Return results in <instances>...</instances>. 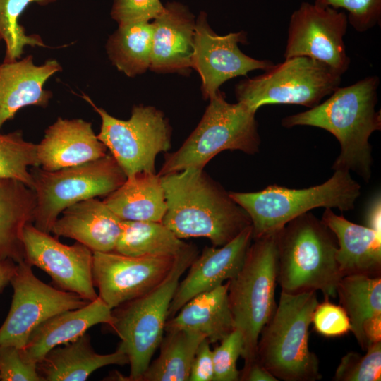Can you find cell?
Returning a JSON list of instances; mask_svg holds the SVG:
<instances>
[{"instance_id":"6da1fadb","label":"cell","mask_w":381,"mask_h":381,"mask_svg":"<svg viewBox=\"0 0 381 381\" xmlns=\"http://www.w3.org/2000/svg\"><path fill=\"white\" fill-rule=\"evenodd\" d=\"M379 84V77L370 75L339 87L323 102L284 117L281 124L286 128L306 126L329 132L341 147L332 169L354 171L368 182L373 163L369 138L381 129L380 111L375 109Z\"/></svg>"},{"instance_id":"7a4b0ae2","label":"cell","mask_w":381,"mask_h":381,"mask_svg":"<svg viewBox=\"0 0 381 381\" xmlns=\"http://www.w3.org/2000/svg\"><path fill=\"white\" fill-rule=\"evenodd\" d=\"M161 176L167 203L162 222L178 238H207L219 247L251 226L246 212L203 169Z\"/></svg>"},{"instance_id":"3957f363","label":"cell","mask_w":381,"mask_h":381,"mask_svg":"<svg viewBox=\"0 0 381 381\" xmlns=\"http://www.w3.org/2000/svg\"><path fill=\"white\" fill-rule=\"evenodd\" d=\"M276 243L281 291L314 290L325 298L337 297L343 277L336 257L337 242L321 219L310 212L294 218L277 233Z\"/></svg>"},{"instance_id":"277c9868","label":"cell","mask_w":381,"mask_h":381,"mask_svg":"<svg viewBox=\"0 0 381 381\" xmlns=\"http://www.w3.org/2000/svg\"><path fill=\"white\" fill-rule=\"evenodd\" d=\"M316 291H281L274 313L262 328L256 359L278 380L315 381L322 375L308 346L309 326L318 303Z\"/></svg>"},{"instance_id":"5b68a950","label":"cell","mask_w":381,"mask_h":381,"mask_svg":"<svg viewBox=\"0 0 381 381\" xmlns=\"http://www.w3.org/2000/svg\"><path fill=\"white\" fill-rule=\"evenodd\" d=\"M197 256V248L190 245L176 258L161 283L112 309V320L107 326L121 339L117 348L128 358L130 375L124 380L140 381L164 337L169 309L180 279Z\"/></svg>"},{"instance_id":"8992f818","label":"cell","mask_w":381,"mask_h":381,"mask_svg":"<svg viewBox=\"0 0 381 381\" xmlns=\"http://www.w3.org/2000/svg\"><path fill=\"white\" fill-rule=\"evenodd\" d=\"M361 193V185L344 170H334L325 182L307 188L273 184L256 192H229L248 214L253 239L277 233L291 220L313 209L353 210Z\"/></svg>"},{"instance_id":"52a82bcc","label":"cell","mask_w":381,"mask_h":381,"mask_svg":"<svg viewBox=\"0 0 381 381\" xmlns=\"http://www.w3.org/2000/svg\"><path fill=\"white\" fill-rule=\"evenodd\" d=\"M200 123L182 145L165 154L160 176L187 169H203L218 153L239 150L248 155L259 152L260 138L255 111L243 104L226 101L219 90L209 98Z\"/></svg>"},{"instance_id":"ba28073f","label":"cell","mask_w":381,"mask_h":381,"mask_svg":"<svg viewBox=\"0 0 381 381\" xmlns=\"http://www.w3.org/2000/svg\"><path fill=\"white\" fill-rule=\"evenodd\" d=\"M276 234L253 239L238 274L229 280L228 299L235 328L242 334L244 365L256 360L258 341L275 312Z\"/></svg>"},{"instance_id":"9c48e42d","label":"cell","mask_w":381,"mask_h":381,"mask_svg":"<svg viewBox=\"0 0 381 381\" xmlns=\"http://www.w3.org/2000/svg\"><path fill=\"white\" fill-rule=\"evenodd\" d=\"M342 75L325 64L304 56L285 59L258 76L236 85L238 102L252 111L267 104L312 108L339 87Z\"/></svg>"},{"instance_id":"30bf717a","label":"cell","mask_w":381,"mask_h":381,"mask_svg":"<svg viewBox=\"0 0 381 381\" xmlns=\"http://www.w3.org/2000/svg\"><path fill=\"white\" fill-rule=\"evenodd\" d=\"M32 168V190L36 195L33 225L47 233L65 209L84 200L107 196L127 178L111 154L56 171Z\"/></svg>"},{"instance_id":"8fae6325","label":"cell","mask_w":381,"mask_h":381,"mask_svg":"<svg viewBox=\"0 0 381 381\" xmlns=\"http://www.w3.org/2000/svg\"><path fill=\"white\" fill-rule=\"evenodd\" d=\"M81 97L100 116L97 138L126 177L140 171L155 172L157 155L171 148V129L164 114L154 107L135 105L130 119L121 120L97 107L88 95Z\"/></svg>"},{"instance_id":"7c38bea8","label":"cell","mask_w":381,"mask_h":381,"mask_svg":"<svg viewBox=\"0 0 381 381\" xmlns=\"http://www.w3.org/2000/svg\"><path fill=\"white\" fill-rule=\"evenodd\" d=\"M10 283L13 293L9 312L0 327V345L24 349L31 334L42 322L56 314L90 302L76 294L45 284L25 260L16 263Z\"/></svg>"},{"instance_id":"4fadbf2b","label":"cell","mask_w":381,"mask_h":381,"mask_svg":"<svg viewBox=\"0 0 381 381\" xmlns=\"http://www.w3.org/2000/svg\"><path fill=\"white\" fill-rule=\"evenodd\" d=\"M348 23L343 11L302 2L290 16L284 59L310 57L343 75L351 62L344 40Z\"/></svg>"},{"instance_id":"5bb4252c","label":"cell","mask_w":381,"mask_h":381,"mask_svg":"<svg viewBox=\"0 0 381 381\" xmlns=\"http://www.w3.org/2000/svg\"><path fill=\"white\" fill-rule=\"evenodd\" d=\"M24 260L47 273L61 290L87 301L98 298L92 280L93 252L75 242L71 246L28 224L23 231Z\"/></svg>"},{"instance_id":"9a60e30c","label":"cell","mask_w":381,"mask_h":381,"mask_svg":"<svg viewBox=\"0 0 381 381\" xmlns=\"http://www.w3.org/2000/svg\"><path fill=\"white\" fill-rule=\"evenodd\" d=\"M178 256L132 257L114 251L93 252L92 280L99 289L98 296L113 309L145 294L164 279Z\"/></svg>"},{"instance_id":"2e32d148","label":"cell","mask_w":381,"mask_h":381,"mask_svg":"<svg viewBox=\"0 0 381 381\" xmlns=\"http://www.w3.org/2000/svg\"><path fill=\"white\" fill-rule=\"evenodd\" d=\"M246 42L244 31L217 35L208 24L207 14H199L195 20L192 68L201 78L205 99L215 95L228 80L246 76L254 70L265 71L274 64L270 60L256 59L242 52L238 44Z\"/></svg>"},{"instance_id":"e0dca14e","label":"cell","mask_w":381,"mask_h":381,"mask_svg":"<svg viewBox=\"0 0 381 381\" xmlns=\"http://www.w3.org/2000/svg\"><path fill=\"white\" fill-rule=\"evenodd\" d=\"M252 241L250 226L222 246L205 247L190 265L186 277L179 282L170 304L168 320L193 297L234 278L241 268Z\"/></svg>"},{"instance_id":"ac0fdd59","label":"cell","mask_w":381,"mask_h":381,"mask_svg":"<svg viewBox=\"0 0 381 381\" xmlns=\"http://www.w3.org/2000/svg\"><path fill=\"white\" fill-rule=\"evenodd\" d=\"M61 71L57 60L51 59L36 65L32 55L0 64V131L22 108L47 107L53 93L44 89V85Z\"/></svg>"},{"instance_id":"d6986e66","label":"cell","mask_w":381,"mask_h":381,"mask_svg":"<svg viewBox=\"0 0 381 381\" xmlns=\"http://www.w3.org/2000/svg\"><path fill=\"white\" fill-rule=\"evenodd\" d=\"M107 150L90 122L58 117L37 144V157L39 167L51 171L98 159Z\"/></svg>"},{"instance_id":"ffe728a7","label":"cell","mask_w":381,"mask_h":381,"mask_svg":"<svg viewBox=\"0 0 381 381\" xmlns=\"http://www.w3.org/2000/svg\"><path fill=\"white\" fill-rule=\"evenodd\" d=\"M150 69L186 74L192 68L195 20L187 7L168 2L153 20Z\"/></svg>"},{"instance_id":"44dd1931","label":"cell","mask_w":381,"mask_h":381,"mask_svg":"<svg viewBox=\"0 0 381 381\" xmlns=\"http://www.w3.org/2000/svg\"><path fill=\"white\" fill-rule=\"evenodd\" d=\"M51 232L75 240L92 252L114 251L121 231L122 219L96 198L78 202L65 209Z\"/></svg>"},{"instance_id":"7402d4cb","label":"cell","mask_w":381,"mask_h":381,"mask_svg":"<svg viewBox=\"0 0 381 381\" xmlns=\"http://www.w3.org/2000/svg\"><path fill=\"white\" fill-rule=\"evenodd\" d=\"M321 220L336 238V257L342 276H380L381 234L353 223L330 208H325Z\"/></svg>"},{"instance_id":"603a6c76","label":"cell","mask_w":381,"mask_h":381,"mask_svg":"<svg viewBox=\"0 0 381 381\" xmlns=\"http://www.w3.org/2000/svg\"><path fill=\"white\" fill-rule=\"evenodd\" d=\"M112 309L99 296L83 307L56 314L39 325L31 334L24 351L37 363L53 348L71 342L95 325H109Z\"/></svg>"},{"instance_id":"cb8c5ba5","label":"cell","mask_w":381,"mask_h":381,"mask_svg":"<svg viewBox=\"0 0 381 381\" xmlns=\"http://www.w3.org/2000/svg\"><path fill=\"white\" fill-rule=\"evenodd\" d=\"M227 281L193 297L174 316L167 320L165 332L191 331L205 336L210 344L219 342L235 329Z\"/></svg>"},{"instance_id":"d4e9b609","label":"cell","mask_w":381,"mask_h":381,"mask_svg":"<svg viewBox=\"0 0 381 381\" xmlns=\"http://www.w3.org/2000/svg\"><path fill=\"white\" fill-rule=\"evenodd\" d=\"M128 363L127 355L120 349L109 354L96 353L85 333L73 341L51 349L37 370L43 381H84L96 370L109 365Z\"/></svg>"},{"instance_id":"484cf974","label":"cell","mask_w":381,"mask_h":381,"mask_svg":"<svg viewBox=\"0 0 381 381\" xmlns=\"http://www.w3.org/2000/svg\"><path fill=\"white\" fill-rule=\"evenodd\" d=\"M36 209L35 191L21 181L0 179V262L24 260L23 231L32 223Z\"/></svg>"},{"instance_id":"4316f807","label":"cell","mask_w":381,"mask_h":381,"mask_svg":"<svg viewBox=\"0 0 381 381\" xmlns=\"http://www.w3.org/2000/svg\"><path fill=\"white\" fill-rule=\"evenodd\" d=\"M103 201L126 221L162 222L167 210L162 176L155 172L140 171L128 176Z\"/></svg>"},{"instance_id":"83f0119b","label":"cell","mask_w":381,"mask_h":381,"mask_svg":"<svg viewBox=\"0 0 381 381\" xmlns=\"http://www.w3.org/2000/svg\"><path fill=\"white\" fill-rule=\"evenodd\" d=\"M190 245L178 238L162 222L123 220L114 252L132 257H176Z\"/></svg>"},{"instance_id":"f1b7e54d","label":"cell","mask_w":381,"mask_h":381,"mask_svg":"<svg viewBox=\"0 0 381 381\" xmlns=\"http://www.w3.org/2000/svg\"><path fill=\"white\" fill-rule=\"evenodd\" d=\"M166 333L159 346L158 357L150 363L140 381H189L195 353L206 337L187 330Z\"/></svg>"},{"instance_id":"f546056e","label":"cell","mask_w":381,"mask_h":381,"mask_svg":"<svg viewBox=\"0 0 381 381\" xmlns=\"http://www.w3.org/2000/svg\"><path fill=\"white\" fill-rule=\"evenodd\" d=\"M337 296L346 310L353 334L363 351L367 346L363 332V323L381 315V277L354 274L343 276L337 286Z\"/></svg>"},{"instance_id":"4dcf8cb0","label":"cell","mask_w":381,"mask_h":381,"mask_svg":"<svg viewBox=\"0 0 381 381\" xmlns=\"http://www.w3.org/2000/svg\"><path fill=\"white\" fill-rule=\"evenodd\" d=\"M152 35L150 22L119 25L105 46L111 64L128 77L145 73L150 68Z\"/></svg>"},{"instance_id":"1f68e13d","label":"cell","mask_w":381,"mask_h":381,"mask_svg":"<svg viewBox=\"0 0 381 381\" xmlns=\"http://www.w3.org/2000/svg\"><path fill=\"white\" fill-rule=\"evenodd\" d=\"M57 0H0V38L6 45L4 62L14 61L22 57L25 47L49 48L36 34L28 35L19 20L31 4L47 6Z\"/></svg>"},{"instance_id":"d6a6232c","label":"cell","mask_w":381,"mask_h":381,"mask_svg":"<svg viewBox=\"0 0 381 381\" xmlns=\"http://www.w3.org/2000/svg\"><path fill=\"white\" fill-rule=\"evenodd\" d=\"M37 167V144L25 140L20 130L7 133L0 131V179L18 180L32 189L29 169Z\"/></svg>"},{"instance_id":"836d02e7","label":"cell","mask_w":381,"mask_h":381,"mask_svg":"<svg viewBox=\"0 0 381 381\" xmlns=\"http://www.w3.org/2000/svg\"><path fill=\"white\" fill-rule=\"evenodd\" d=\"M365 355L350 351L337 368L334 381H380L381 380V341L370 345Z\"/></svg>"},{"instance_id":"e575fe53","label":"cell","mask_w":381,"mask_h":381,"mask_svg":"<svg viewBox=\"0 0 381 381\" xmlns=\"http://www.w3.org/2000/svg\"><path fill=\"white\" fill-rule=\"evenodd\" d=\"M244 341L241 332L235 328L212 350L214 381H238L240 370L237 361L242 356Z\"/></svg>"},{"instance_id":"d590c367","label":"cell","mask_w":381,"mask_h":381,"mask_svg":"<svg viewBox=\"0 0 381 381\" xmlns=\"http://www.w3.org/2000/svg\"><path fill=\"white\" fill-rule=\"evenodd\" d=\"M323 7L343 8L348 23L358 32H364L380 24L381 0H314Z\"/></svg>"},{"instance_id":"8d00e7d4","label":"cell","mask_w":381,"mask_h":381,"mask_svg":"<svg viewBox=\"0 0 381 381\" xmlns=\"http://www.w3.org/2000/svg\"><path fill=\"white\" fill-rule=\"evenodd\" d=\"M0 378L1 381H43L37 363L31 361L23 349L0 345Z\"/></svg>"},{"instance_id":"74e56055","label":"cell","mask_w":381,"mask_h":381,"mask_svg":"<svg viewBox=\"0 0 381 381\" xmlns=\"http://www.w3.org/2000/svg\"><path fill=\"white\" fill-rule=\"evenodd\" d=\"M314 330L328 338L338 337L351 330L349 318L339 304H335L328 298L315 306L311 318Z\"/></svg>"},{"instance_id":"f35d334b","label":"cell","mask_w":381,"mask_h":381,"mask_svg":"<svg viewBox=\"0 0 381 381\" xmlns=\"http://www.w3.org/2000/svg\"><path fill=\"white\" fill-rule=\"evenodd\" d=\"M164 8L160 0H114L110 14L121 25L150 22L159 16Z\"/></svg>"},{"instance_id":"ab89813d","label":"cell","mask_w":381,"mask_h":381,"mask_svg":"<svg viewBox=\"0 0 381 381\" xmlns=\"http://www.w3.org/2000/svg\"><path fill=\"white\" fill-rule=\"evenodd\" d=\"M189 381H214V364L210 343L205 339L193 358Z\"/></svg>"},{"instance_id":"60d3db41","label":"cell","mask_w":381,"mask_h":381,"mask_svg":"<svg viewBox=\"0 0 381 381\" xmlns=\"http://www.w3.org/2000/svg\"><path fill=\"white\" fill-rule=\"evenodd\" d=\"M241 381H277L278 380L262 366L257 359L244 365L240 371Z\"/></svg>"},{"instance_id":"b9f144b4","label":"cell","mask_w":381,"mask_h":381,"mask_svg":"<svg viewBox=\"0 0 381 381\" xmlns=\"http://www.w3.org/2000/svg\"><path fill=\"white\" fill-rule=\"evenodd\" d=\"M363 332L367 348L372 344L381 341V315L366 320L363 325Z\"/></svg>"},{"instance_id":"7bdbcfd3","label":"cell","mask_w":381,"mask_h":381,"mask_svg":"<svg viewBox=\"0 0 381 381\" xmlns=\"http://www.w3.org/2000/svg\"><path fill=\"white\" fill-rule=\"evenodd\" d=\"M380 210V197L379 196L371 203L366 217L367 226L380 234H381Z\"/></svg>"},{"instance_id":"ee69618b","label":"cell","mask_w":381,"mask_h":381,"mask_svg":"<svg viewBox=\"0 0 381 381\" xmlns=\"http://www.w3.org/2000/svg\"><path fill=\"white\" fill-rule=\"evenodd\" d=\"M16 268V263L11 259L0 262V293L10 283Z\"/></svg>"},{"instance_id":"f6af8a7d","label":"cell","mask_w":381,"mask_h":381,"mask_svg":"<svg viewBox=\"0 0 381 381\" xmlns=\"http://www.w3.org/2000/svg\"><path fill=\"white\" fill-rule=\"evenodd\" d=\"M1 38H0V42H1Z\"/></svg>"},{"instance_id":"bcb514c9","label":"cell","mask_w":381,"mask_h":381,"mask_svg":"<svg viewBox=\"0 0 381 381\" xmlns=\"http://www.w3.org/2000/svg\"><path fill=\"white\" fill-rule=\"evenodd\" d=\"M0 380H1V378H0Z\"/></svg>"}]
</instances>
